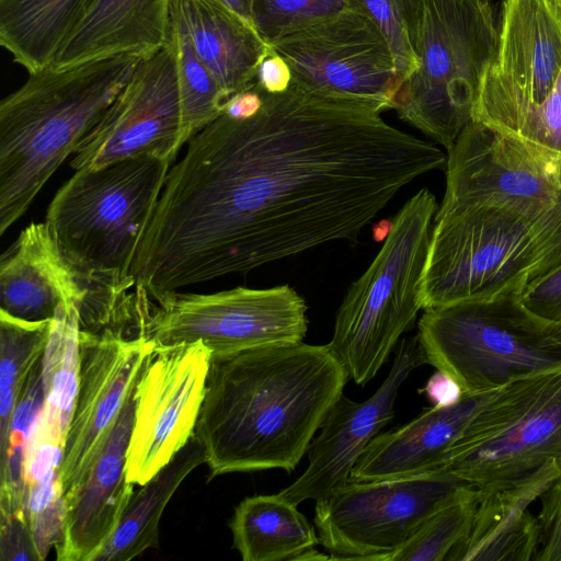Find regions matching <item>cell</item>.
Instances as JSON below:
<instances>
[{
  "mask_svg": "<svg viewBox=\"0 0 561 561\" xmlns=\"http://www.w3.org/2000/svg\"><path fill=\"white\" fill-rule=\"evenodd\" d=\"M135 392L136 387L106 434L84 481L64 502L62 529L55 545L59 561H92L117 528L134 494L126 467L135 422Z\"/></svg>",
  "mask_w": 561,
  "mask_h": 561,
  "instance_id": "cell-19",
  "label": "cell"
},
{
  "mask_svg": "<svg viewBox=\"0 0 561 561\" xmlns=\"http://www.w3.org/2000/svg\"><path fill=\"white\" fill-rule=\"evenodd\" d=\"M415 4L420 67L401 85L393 110L448 151L472 123L499 31L489 0H415Z\"/></svg>",
  "mask_w": 561,
  "mask_h": 561,
  "instance_id": "cell-8",
  "label": "cell"
},
{
  "mask_svg": "<svg viewBox=\"0 0 561 561\" xmlns=\"http://www.w3.org/2000/svg\"><path fill=\"white\" fill-rule=\"evenodd\" d=\"M182 141L175 44L142 57L98 124L72 153L73 170L96 169L140 156L174 161Z\"/></svg>",
  "mask_w": 561,
  "mask_h": 561,
  "instance_id": "cell-14",
  "label": "cell"
},
{
  "mask_svg": "<svg viewBox=\"0 0 561 561\" xmlns=\"http://www.w3.org/2000/svg\"><path fill=\"white\" fill-rule=\"evenodd\" d=\"M540 500L539 545L534 561H561V473Z\"/></svg>",
  "mask_w": 561,
  "mask_h": 561,
  "instance_id": "cell-34",
  "label": "cell"
},
{
  "mask_svg": "<svg viewBox=\"0 0 561 561\" xmlns=\"http://www.w3.org/2000/svg\"><path fill=\"white\" fill-rule=\"evenodd\" d=\"M294 85L377 113L394 108L402 85L388 42L362 7L271 44Z\"/></svg>",
  "mask_w": 561,
  "mask_h": 561,
  "instance_id": "cell-13",
  "label": "cell"
},
{
  "mask_svg": "<svg viewBox=\"0 0 561 561\" xmlns=\"http://www.w3.org/2000/svg\"><path fill=\"white\" fill-rule=\"evenodd\" d=\"M222 5L234 14L239 15L248 23L253 25L252 21V0H209ZM254 26V25H253Z\"/></svg>",
  "mask_w": 561,
  "mask_h": 561,
  "instance_id": "cell-40",
  "label": "cell"
},
{
  "mask_svg": "<svg viewBox=\"0 0 561 561\" xmlns=\"http://www.w3.org/2000/svg\"><path fill=\"white\" fill-rule=\"evenodd\" d=\"M551 459L561 467V370L497 389L449 451L443 470L482 488Z\"/></svg>",
  "mask_w": 561,
  "mask_h": 561,
  "instance_id": "cell-11",
  "label": "cell"
},
{
  "mask_svg": "<svg viewBox=\"0 0 561 561\" xmlns=\"http://www.w3.org/2000/svg\"><path fill=\"white\" fill-rule=\"evenodd\" d=\"M170 34L175 44L182 107V141L185 145L224 114L230 98L198 58L186 35L172 24Z\"/></svg>",
  "mask_w": 561,
  "mask_h": 561,
  "instance_id": "cell-30",
  "label": "cell"
},
{
  "mask_svg": "<svg viewBox=\"0 0 561 561\" xmlns=\"http://www.w3.org/2000/svg\"><path fill=\"white\" fill-rule=\"evenodd\" d=\"M44 402L41 359L27 379L13 414L8 444L0 451V507L5 511L13 512L26 506L27 446Z\"/></svg>",
  "mask_w": 561,
  "mask_h": 561,
  "instance_id": "cell-29",
  "label": "cell"
},
{
  "mask_svg": "<svg viewBox=\"0 0 561 561\" xmlns=\"http://www.w3.org/2000/svg\"><path fill=\"white\" fill-rule=\"evenodd\" d=\"M472 122L561 158V4L556 0L504 1L496 53Z\"/></svg>",
  "mask_w": 561,
  "mask_h": 561,
  "instance_id": "cell-7",
  "label": "cell"
},
{
  "mask_svg": "<svg viewBox=\"0 0 561 561\" xmlns=\"http://www.w3.org/2000/svg\"><path fill=\"white\" fill-rule=\"evenodd\" d=\"M359 7V0H252V21L271 45Z\"/></svg>",
  "mask_w": 561,
  "mask_h": 561,
  "instance_id": "cell-32",
  "label": "cell"
},
{
  "mask_svg": "<svg viewBox=\"0 0 561 561\" xmlns=\"http://www.w3.org/2000/svg\"><path fill=\"white\" fill-rule=\"evenodd\" d=\"M124 331L123 328H105L100 332L80 329L79 386L59 465L64 502L84 481L154 348L145 337H129Z\"/></svg>",
  "mask_w": 561,
  "mask_h": 561,
  "instance_id": "cell-17",
  "label": "cell"
},
{
  "mask_svg": "<svg viewBox=\"0 0 561 561\" xmlns=\"http://www.w3.org/2000/svg\"><path fill=\"white\" fill-rule=\"evenodd\" d=\"M0 527L1 561H41L26 510L1 514Z\"/></svg>",
  "mask_w": 561,
  "mask_h": 561,
  "instance_id": "cell-35",
  "label": "cell"
},
{
  "mask_svg": "<svg viewBox=\"0 0 561 561\" xmlns=\"http://www.w3.org/2000/svg\"><path fill=\"white\" fill-rule=\"evenodd\" d=\"M556 1L561 4V0H556Z\"/></svg>",
  "mask_w": 561,
  "mask_h": 561,
  "instance_id": "cell-43",
  "label": "cell"
},
{
  "mask_svg": "<svg viewBox=\"0 0 561 561\" xmlns=\"http://www.w3.org/2000/svg\"><path fill=\"white\" fill-rule=\"evenodd\" d=\"M560 473V465L551 459L529 473L477 488L478 504L470 529L446 560L534 561L539 523L528 507Z\"/></svg>",
  "mask_w": 561,
  "mask_h": 561,
  "instance_id": "cell-20",
  "label": "cell"
},
{
  "mask_svg": "<svg viewBox=\"0 0 561 561\" xmlns=\"http://www.w3.org/2000/svg\"><path fill=\"white\" fill-rule=\"evenodd\" d=\"M386 37L394 57L401 83L414 73L420 61L415 48V0H359Z\"/></svg>",
  "mask_w": 561,
  "mask_h": 561,
  "instance_id": "cell-33",
  "label": "cell"
},
{
  "mask_svg": "<svg viewBox=\"0 0 561 561\" xmlns=\"http://www.w3.org/2000/svg\"><path fill=\"white\" fill-rule=\"evenodd\" d=\"M519 300L540 319L561 323V264L529 285Z\"/></svg>",
  "mask_w": 561,
  "mask_h": 561,
  "instance_id": "cell-36",
  "label": "cell"
},
{
  "mask_svg": "<svg viewBox=\"0 0 561 561\" xmlns=\"http://www.w3.org/2000/svg\"><path fill=\"white\" fill-rule=\"evenodd\" d=\"M79 318L75 306H60L51 321L42 357L44 407L35 427L45 436L65 444L72 417L80 369Z\"/></svg>",
  "mask_w": 561,
  "mask_h": 561,
  "instance_id": "cell-27",
  "label": "cell"
},
{
  "mask_svg": "<svg viewBox=\"0 0 561 561\" xmlns=\"http://www.w3.org/2000/svg\"><path fill=\"white\" fill-rule=\"evenodd\" d=\"M229 527L243 561H296L320 543L316 528L297 505L278 494L243 499Z\"/></svg>",
  "mask_w": 561,
  "mask_h": 561,
  "instance_id": "cell-24",
  "label": "cell"
},
{
  "mask_svg": "<svg viewBox=\"0 0 561 561\" xmlns=\"http://www.w3.org/2000/svg\"><path fill=\"white\" fill-rule=\"evenodd\" d=\"M478 490L470 485L433 514L423 526L383 561H443L470 529Z\"/></svg>",
  "mask_w": 561,
  "mask_h": 561,
  "instance_id": "cell-31",
  "label": "cell"
},
{
  "mask_svg": "<svg viewBox=\"0 0 561 561\" xmlns=\"http://www.w3.org/2000/svg\"><path fill=\"white\" fill-rule=\"evenodd\" d=\"M561 264V199L442 201L420 279L422 309L522 294Z\"/></svg>",
  "mask_w": 561,
  "mask_h": 561,
  "instance_id": "cell-3",
  "label": "cell"
},
{
  "mask_svg": "<svg viewBox=\"0 0 561 561\" xmlns=\"http://www.w3.org/2000/svg\"><path fill=\"white\" fill-rule=\"evenodd\" d=\"M127 290L79 271L46 221L24 228L0 259V310L22 320H53L75 306L80 329L96 332L117 320Z\"/></svg>",
  "mask_w": 561,
  "mask_h": 561,
  "instance_id": "cell-15",
  "label": "cell"
},
{
  "mask_svg": "<svg viewBox=\"0 0 561 561\" xmlns=\"http://www.w3.org/2000/svg\"><path fill=\"white\" fill-rule=\"evenodd\" d=\"M393 229V220L381 219L373 226V239L375 242H385Z\"/></svg>",
  "mask_w": 561,
  "mask_h": 561,
  "instance_id": "cell-41",
  "label": "cell"
},
{
  "mask_svg": "<svg viewBox=\"0 0 561 561\" xmlns=\"http://www.w3.org/2000/svg\"><path fill=\"white\" fill-rule=\"evenodd\" d=\"M202 463H206V456L193 435L168 465L133 494L117 528L92 561H129L156 547L167 504Z\"/></svg>",
  "mask_w": 561,
  "mask_h": 561,
  "instance_id": "cell-26",
  "label": "cell"
},
{
  "mask_svg": "<svg viewBox=\"0 0 561 561\" xmlns=\"http://www.w3.org/2000/svg\"><path fill=\"white\" fill-rule=\"evenodd\" d=\"M348 378L328 344L211 353L194 432L209 478L294 471Z\"/></svg>",
  "mask_w": 561,
  "mask_h": 561,
  "instance_id": "cell-2",
  "label": "cell"
},
{
  "mask_svg": "<svg viewBox=\"0 0 561 561\" xmlns=\"http://www.w3.org/2000/svg\"><path fill=\"white\" fill-rule=\"evenodd\" d=\"M131 328L156 347L201 341L213 354L233 353L302 342L307 305L289 285L153 298L136 288Z\"/></svg>",
  "mask_w": 561,
  "mask_h": 561,
  "instance_id": "cell-10",
  "label": "cell"
},
{
  "mask_svg": "<svg viewBox=\"0 0 561 561\" xmlns=\"http://www.w3.org/2000/svg\"><path fill=\"white\" fill-rule=\"evenodd\" d=\"M257 87L255 115L224 113L169 169L130 267L150 298L356 242L403 186L446 167L437 146L366 106Z\"/></svg>",
  "mask_w": 561,
  "mask_h": 561,
  "instance_id": "cell-1",
  "label": "cell"
},
{
  "mask_svg": "<svg viewBox=\"0 0 561 561\" xmlns=\"http://www.w3.org/2000/svg\"><path fill=\"white\" fill-rule=\"evenodd\" d=\"M435 407L457 403L465 394L460 385L442 370H436L421 390Z\"/></svg>",
  "mask_w": 561,
  "mask_h": 561,
  "instance_id": "cell-38",
  "label": "cell"
},
{
  "mask_svg": "<svg viewBox=\"0 0 561 561\" xmlns=\"http://www.w3.org/2000/svg\"><path fill=\"white\" fill-rule=\"evenodd\" d=\"M255 82L268 93H282L291 82V71L285 59L273 47L262 60Z\"/></svg>",
  "mask_w": 561,
  "mask_h": 561,
  "instance_id": "cell-37",
  "label": "cell"
},
{
  "mask_svg": "<svg viewBox=\"0 0 561 561\" xmlns=\"http://www.w3.org/2000/svg\"><path fill=\"white\" fill-rule=\"evenodd\" d=\"M331 560L330 554L320 553L314 548L308 549L297 557L296 561Z\"/></svg>",
  "mask_w": 561,
  "mask_h": 561,
  "instance_id": "cell-42",
  "label": "cell"
},
{
  "mask_svg": "<svg viewBox=\"0 0 561 561\" xmlns=\"http://www.w3.org/2000/svg\"><path fill=\"white\" fill-rule=\"evenodd\" d=\"M92 0H0V44L28 73L48 68Z\"/></svg>",
  "mask_w": 561,
  "mask_h": 561,
  "instance_id": "cell-25",
  "label": "cell"
},
{
  "mask_svg": "<svg viewBox=\"0 0 561 561\" xmlns=\"http://www.w3.org/2000/svg\"><path fill=\"white\" fill-rule=\"evenodd\" d=\"M51 321H26L0 310V451L27 379L45 352Z\"/></svg>",
  "mask_w": 561,
  "mask_h": 561,
  "instance_id": "cell-28",
  "label": "cell"
},
{
  "mask_svg": "<svg viewBox=\"0 0 561 561\" xmlns=\"http://www.w3.org/2000/svg\"><path fill=\"white\" fill-rule=\"evenodd\" d=\"M262 104L263 98L255 82L250 89L232 95L224 113L234 118H249L260 111Z\"/></svg>",
  "mask_w": 561,
  "mask_h": 561,
  "instance_id": "cell-39",
  "label": "cell"
},
{
  "mask_svg": "<svg viewBox=\"0 0 561 561\" xmlns=\"http://www.w3.org/2000/svg\"><path fill=\"white\" fill-rule=\"evenodd\" d=\"M142 57L48 67L0 103V234L19 220L127 83Z\"/></svg>",
  "mask_w": 561,
  "mask_h": 561,
  "instance_id": "cell-4",
  "label": "cell"
},
{
  "mask_svg": "<svg viewBox=\"0 0 561 561\" xmlns=\"http://www.w3.org/2000/svg\"><path fill=\"white\" fill-rule=\"evenodd\" d=\"M171 0H92L50 67L122 55L146 57L170 39Z\"/></svg>",
  "mask_w": 561,
  "mask_h": 561,
  "instance_id": "cell-22",
  "label": "cell"
},
{
  "mask_svg": "<svg viewBox=\"0 0 561 561\" xmlns=\"http://www.w3.org/2000/svg\"><path fill=\"white\" fill-rule=\"evenodd\" d=\"M427 364L417 335L397 345L392 366L376 392L363 402L342 394L313 437L304 473L277 494L295 505L324 496L350 479L368 444L394 416L399 389L410 374Z\"/></svg>",
  "mask_w": 561,
  "mask_h": 561,
  "instance_id": "cell-18",
  "label": "cell"
},
{
  "mask_svg": "<svg viewBox=\"0 0 561 561\" xmlns=\"http://www.w3.org/2000/svg\"><path fill=\"white\" fill-rule=\"evenodd\" d=\"M211 351L201 341L158 346L136 386L127 479L144 485L188 443L205 396Z\"/></svg>",
  "mask_w": 561,
  "mask_h": 561,
  "instance_id": "cell-16",
  "label": "cell"
},
{
  "mask_svg": "<svg viewBox=\"0 0 561 561\" xmlns=\"http://www.w3.org/2000/svg\"><path fill=\"white\" fill-rule=\"evenodd\" d=\"M416 335L426 363L465 393L561 370V323L531 313L519 294L426 309Z\"/></svg>",
  "mask_w": 561,
  "mask_h": 561,
  "instance_id": "cell-6",
  "label": "cell"
},
{
  "mask_svg": "<svg viewBox=\"0 0 561 561\" xmlns=\"http://www.w3.org/2000/svg\"><path fill=\"white\" fill-rule=\"evenodd\" d=\"M437 208L427 188L402 206L380 251L337 310L328 346L358 386L377 375L422 309L420 279Z\"/></svg>",
  "mask_w": 561,
  "mask_h": 561,
  "instance_id": "cell-9",
  "label": "cell"
},
{
  "mask_svg": "<svg viewBox=\"0 0 561 561\" xmlns=\"http://www.w3.org/2000/svg\"><path fill=\"white\" fill-rule=\"evenodd\" d=\"M170 20L229 98L255 83L272 46L253 25L209 0H171Z\"/></svg>",
  "mask_w": 561,
  "mask_h": 561,
  "instance_id": "cell-23",
  "label": "cell"
},
{
  "mask_svg": "<svg viewBox=\"0 0 561 561\" xmlns=\"http://www.w3.org/2000/svg\"><path fill=\"white\" fill-rule=\"evenodd\" d=\"M171 162L140 156L77 170L51 199L45 221L68 261L125 288L138 242L154 211Z\"/></svg>",
  "mask_w": 561,
  "mask_h": 561,
  "instance_id": "cell-5",
  "label": "cell"
},
{
  "mask_svg": "<svg viewBox=\"0 0 561 561\" xmlns=\"http://www.w3.org/2000/svg\"><path fill=\"white\" fill-rule=\"evenodd\" d=\"M470 485L446 470L348 479L316 501L319 541L331 560L383 561Z\"/></svg>",
  "mask_w": 561,
  "mask_h": 561,
  "instance_id": "cell-12",
  "label": "cell"
},
{
  "mask_svg": "<svg viewBox=\"0 0 561 561\" xmlns=\"http://www.w3.org/2000/svg\"><path fill=\"white\" fill-rule=\"evenodd\" d=\"M496 391L465 393L455 404L433 405L405 425L378 434L350 479H392L443 470L449 451Z\"/></svg>",
  "mask_w": 561,
  "mask_h": 561,
  "instance_id": "cell-21",
  "label": "cell"
}]
</instances>
